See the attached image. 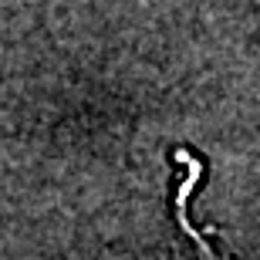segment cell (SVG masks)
Segmentation results:
<instances>
[{
    "mask_svg": "<svg viewBox=\"0 0 260 260\" xmlns=\"http://www.w3.org/2000/svg\"><path fill=\"white\" fill-rule=\"evenodd\" d=\"M173 162H183L186 169H189V176L183 179V186L176 189V196H173V213H176V223H179V230L186 233V237H193L196 240V247H200V253H203V260H216V253H213V247H210V240L203 237L200 230H196L193 223H189V216H186V200H189V193L196 189V183H200V176L206 173V166L196 159V155H189V149H176L173 152Z\"/></svg>",
    "mask_w": 260,
    "mask_h": 260,
    "instance_id": "1",
    "label": "cell"
}]
</instances>
